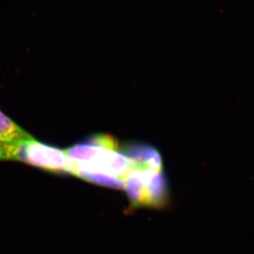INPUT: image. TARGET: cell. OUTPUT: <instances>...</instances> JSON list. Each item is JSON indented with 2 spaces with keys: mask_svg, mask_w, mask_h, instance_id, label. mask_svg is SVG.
<instances>
[{
  "mask_svg": "<svg viewBox=\"0 0 254 254\" xmlns=\"http://www.w3.org/2000/svg\"><path fill=\"white\" fill-rule=\"evenodd\" d=\"M12 161L56 174H69L70 161L65 150L49 146L35 138L12 143Z\"/></svg>",
  "mask_w": 254,
  "mask_h": 254,
  "instance_id": "cell-1",
  "label": "cell"
},
{
  "mask_svg": "<svg viewBox=\"0 0 254 254\" xmlns=\"http://www.w3.org/2000/svg\"><path fill=\"white\" fill-rule=\"evenodd\" d=\"M104 148H120V145L111 135L97 134L88 141L70 146L65 151L71 163L87 164Z\"/></svg>",
  "mask_w": 254,
  "mask_h": 254,
  "instance_id": "cell-2",
  "label": "cell"
},
{
  "mask_svg": "<svg viewBox=\"0 0 254 254\" xmlns=\"http://www.w3.org/2000/svg\"><path fill=\"white\" fill-rule=\"evenodd\" d=\"M128 158L135 162L156 170H163L161 154L153 146L142 143L128 144L122 149Z\"/></svg>",
  "mask_w": 254,
  "mask_h": 254,
  "instance_id": "cell-3",
  "label": "cell"
},
{
  "mask_svg": "<svg viewBox=\"0 0 254 254\" xmlns=\"http://www.w3.org/2000/svg\"><path fill=\"white\" fill-rule=\"evenodd\" d=\"M68 175L79 178L86 182L100 185L102 187L111 188V189H115V190H124V182L120 179L105 175L102 173L82 168L76 164H70Z\"/></svg>",
  "mask_w": 254,
  "mask_h": 254,
  "instance_id": "cell-4",
  "label": "cell"
},
{
  "mask_svg": "<svg viewBox=\"0 0 254 254\" xmlns=\"http://www.w3.org/2000/svg\"><path fill=\"white\" fill-rule=\"evenodd\" d=\"M31 138L30 133L0 111V142L15 143Z\"/></svg>",
  "mask_w": 254,
  "mask_h": 254,
  "instance_id": "cell-5",
  "label": "cell"
},
{
  "mask_svg": "<svg viewBox=\"0 0 254 254\" xmlns=\"http://www.w3.org/2000/svg\"><path fill=\"white\" fill-rule=\"evenodd\" d=\"M12 161L10 143L0 142V161Z\"/></svg>",
  "mask_w": 254,
  "mask_h": 254,
  "instance_id": "cell-6",
  "label": "cell"
}]
</instances>
